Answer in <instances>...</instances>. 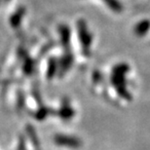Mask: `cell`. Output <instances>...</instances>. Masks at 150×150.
<instances>
[{"label": "cell", "instance_id": "6da1fadb", "mask_svg": "<svg viewBox=\"0 0 150 150\" xmlns=\"http://www.w3.org/2000/svg\"><path fill=\"white\" fill-rule=\"evenodd\" d=\"M56 143L61 145L69 146V147H78L80 145V142L75 137H67V136H58L56 137Z\"/></svg>", "mask_w": 150, "mask_h": 150}]
</instances>
